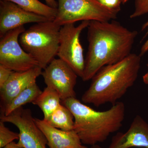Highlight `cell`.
Masks as SVG:
<instances>
[{
    "instance_id": "1",
    "label": "cell",
    "mask_w": 148,
    "mask_h": 148,
    "mask_svg": "<svg viewBox=\"0 0 148 148\" xmlns=\"http://www.w3.org/2000/svg\"><path fill=\"white\" fill-rule=\"evenodd\" d=\"M88 28V50L85 58L84 82L92 79L104 66L121 61L131 54L138 34L119 22L90 21Z\"/></svg>"
},
{
    "instance_id": "2",
    "label": "cell",
    "mask_w": 148,
    "mask_h": 148,
    "mask_svg": "<svg viewBox=\"0 0 148 148\" xmlns=\"http://www.w3.org/2000/svg\"><path fill=\"white\" fill-rule=\"evenodd\" d=\"M141 57L131 53L121 61L101 68L83 94L82 102L99 107L106 103L112 105L118 102L137 79Z\"/></svg>"
},
{
    "instance_id": "3",
    "label": "cell",
    "mask_w": 148,
    "mask_h": 148,
    "mask_svg": "<svg viewBox=\"0 0 148 148\" xmlns=\"http://www.w3.org/2000/svg\"><path fill=\"white\" fill-rule=\"evenodd\" d=\"M61 103L73 115L74 130L84 145L91 146L105 142L110 134L120 129L125 116V105L122 102L118 101L104 111L95 110L76 98Z\"/></svg>"
},
{
    "instance_id": "4",
    "label": "cell",
    "mask_w": 148,
    "mask_h": 148,
    "mask_svg": "<svg viewBox=\"0 0 148 148\" xmlns=\"http://www.w3.org/2000/svg\"><path fill=\"white\" fill-rule=\"evenodd\" d=\"M61 28L53 21L49 20L35 23L19 36L21 46L42 69L57 56Z\"/></svg>"
},
{
    "instance_id": "5",
    "label": "cell",
    "mask_w": 148,
    "mask_h": 148,
    "mask_svg": "<svg viewBox=\"0 0 148 148\" xmlns=\"http://www.w3.org/2000/svg\"><path fill=\"white\" fill-rule=\"evenodd\" d=\"M58 1L57 14L53 21L61 27L79 21H112L119 12L105 7L98 0Z\"/></svg>"
},
{
    "instance_id": "6",
    "label": "cell",
    "mask_w": 148,
    "mask_h": 148,
    "mask_svg": "<svg viewBox=\"0 0 148 148\" xmlns=\"http://www.w3.org/2000/svg\"><path fill=\"white\" fill-rule=\"evenodd\" d=\"M90 21H82L77 26L74 24H65L60 29L57 56L82 78L84 73L85 58L80 36L82 31L88 27Z\"/></svg>"
},
{
    "instance_id": "7",
    "label": "cell",
    "mask_w": 148,
    "mask_h": 148,
    "mask_svg": "<svg viewBox=\"0 0 148 148\" xmlns=\"http://www.w3.org/2000/svg\"><path fill=\"white\" fill-rule=\"evenodd\" d=\"M25 29L21 26L7 32L0 40V65L14 72H23L39 66L38 62L19 43L20 35Z\"/></svg>"
},
{
    "instance_id": "8",
    "label": "cell",
    "mask_w": 148,
    "mask_h": 148,
    "mask_svg": "<svg viewBox=\"0 0 148 148\" xmlns=\"http://www.w3.org/2000/svg\"><path fill=\"white\" fill-rule=\"evenodd\" d=\"M1 121L9 123L19 130L17 143L23 148H47V141L45 135L36 124L32 111L19 108L8 116L1 115Z\"/></svg>"
},
{
    "instance_id": "9",
    "label": "cell",
    "mask_w": 148,
    "mask_h": 148,
    "mask_svg": "<svg viewBox=\"0 0 148 148\" xmlns=\"http://www.w3.org/2000/svg\"><path fill=\"white\" fill-rule=\"evenodd\" d=\"M44 70L42 75L47 86L56 91L61 101L76 98L75 88L78 76L66 62L54 58Z\"/></svg>"
},
{
    "instance_id": "10",
    "label": "cell",
    "mask_w": 148,
    "mask_h": 148,
    "mask_svg": "<svg viewBox=\"0 0 148 148\" xmlns=\"http://www.w3.org/2000/svg\"><path fill=\"white\" fill-rule=\"evenodd\" d=\"M49 20L45 16L24 10L12 2L0 1L1 38L9 31L24 26V24Z\"/></svg>"
},
{
    "instance_id": "11",
    "label": "cell",
    "mask_w": 148,
    "mask_h": 148,
    "mask_svg": "<svg viewBox=\"0 0 148 148\" xmlns=\"http://www.w3.org/2000/svg\"><path fill=\"white\" fill-rule=\"evenodd\" d=\"M148 148V123L136 115L126 132H119L112 138L107 148Z\"/></svg>"
},
{
    "instance_id": "12",
    "label": "cell",
    "mask_w": 148,
    "mask_h": 148,
    "mask_svg": "<svg viewBox=\"0 0 148 148\" xmlns=\"http://www.w3.org/2000/svg\"><path fill=\"white\" fill-rule=\"evenodd\" d=\"M39 66L23 72H14L8 80L0 88L1 110L24 89L36 83L37 78L42 74Z\"/></svg>"
},
{
    "instance_id": "13",
    "label": "cell",
    "mask_w": 148,
    "mask_h": 148,
    "mask_svg": "<svg viewBox=\"0 0 148 148\" xmlns=\"http://www.w3.org/2000/svg\"><path fill=\"white\" fill-rule=\"evenodd\" d=\"M36 124L45 135L49 148H88L74 130L65 131L51 126L43 119L34 118Z\"/></svg>"
},
{
    "instance_id": "14",
    "label": "cell",
    "mask_w": 148,
    "mask_h": 148,
    "mask_svg": "<svg viewBox=\"0 0 148 148\" xmlns=\"http://www.w3.org/2000/svg\"><path fill=\"white\" fill-rule=\"evenodd\" d=\"M61 102V98L57 92L47 86L32 103L41 110L44 115L43 119L45 120L59 107Z\"/></svg>"
},
{
    "instance_id": "15",
    "label": "cell",
    "mask_w": 148,
    "mask_h": 148,
    "mask_svg": "<svg viewBox=\"0 0 148 148\" xmlns=\"http://www.w3.org/2000/svg\"><path fill=\"white\" fill-rule=\"evenodd\" d=\"M42 92L36 83L24 89L13 98L2 110V114L8 116L27 103H33Z\"/></svg>"
},
{
    "instance_id": "16",
    "label": "cell",
    "mask_w": 148,
    "mask_h": 148,
    "mask_svg": "<svg viewBox=\"0 0 148 148\" xmlns=\"http://www.w3.org/2000/svg\"><path fill=\"white\" fill-rule=\"evenodd\" d=\"M45 121L51 126L58 129L65 131L74 130L73 115L67 107L62 104Z\"/></svg>"
},
{
    "instance_id": "17",
    "label": "cell",
    "mask_w": 148,
    "mask_h": 148,
    "mask_svg": "<svg viewBox=\"0 0 148 148\" xmlns=\"http://www.w3.org/2000/svg\"><path fill=\"white\" fill-rule=\"evenodd\" d=\"M16 4L24 10L46 17L53 21L57 14V8L46 5L38 0H3Z\"/></svg>"
},
{
    "instance_id": "18",
    "label": "cell",
    "mask_w": 148,
    "mask_h": 148,
    "mask_svg": "<svg viewBox=\"0 0 148 148\" xmlns=\"http://www.w3.org/2000/svg\"><path fill=\"white\" fill-rule=\"evenodd\" d=\"M19 133L11 131L6 127L3 122L0 121V148L19 139Z\"/></svg>"
},
{
    "instance_id": "19",
    "label": "cell",
    "mask_w": 148,
    "mask_h": 148,
    "mask_svg": "<svg viewBox=\"0 0 148 148\" xmlns=\"http://www.w3.org/2000/svg\"><path fill=\"white\" fill-rule=\"evenodd\" d=\"M148 13V0H135V9L130 18H135Z\"/></svg>"
},
{
    "instance_id": "20",
    "label": "cell",
    "mask_w": 148,
    "mask_h": 148,
    "mask_svg": "<svg viewBox=\"0 0 148 148\" xmlns=\"http://www.w3.org/2000/svg\"><path fill=\"white\" fill-rule=\"evenodd\" d=\"M98 2L105 7L119 12L121 10L120 0H98Z\"/></svg>"
},
{
    "instance_id": "21",
    "label": "cell",
    "mask_w": 148,
    "mask_h": 148,
    "mask_svg": "<svg viewBox=\"0 0 148 148\" xmlns=\"http://www.w3.org/2000/svg\"><path fill=\"white\" fill-rule=\"evenodd\" d=\"M14 72L4 66L0 65V88L2 87L7 82Z\"/></svg>"
},
{
    "instance_id": "22",
    "label": "cell",
    "mask_w": 148,
    "mask_h": 148,
    "mask_svg": "<svg viewBox=\"0 0 148 148\" xmlns=\"http://www.w3.org/2000/svg\"><path fill=\"white\" fill-rule=\"evenodd\" d=\"M147 27H148V21L143 25L142 27V30H144ZM148 34V31L147 32ZM148 51V39L145 42L144 44V45L141 47V50H140V54H139L140 56H143L144 54H145Z\"/></svg>"
},
{
    "instance_id": "23",
    "label": "cell",
    "mask_w": 148,
    "mask_h": 148,
    "mask_svg": "<svg viewBox=\"0 0 148 148\" xmlns=\"http://www.w3.org/2000/svg\"><path fill=\"white\" fill-rule=\"evenodd\" d=\"M47 4L49 6L54 8H58V2L55 0H45Z\"/></svg>"
},
{
    "instance_id": "24",
    "label": "cell",
    "mask_w": 148,
    "mask_h": 148,
    "mask_svg": "<svg viewBox=\"0 0 148 148\" xmlns=\"http://www.w3.org/2000/svg\"><path fill=\"white\" fill-rule=\"evenodd\" d=\"M3 148H23L22 147H20L18 145V143H15V142H13L12 143L7 145L5 147Z\"/></svg>"
},
{
    "instance_id": "25",
    "label": "cell",
    "mask_w": 148,
    "mask_h": 148,
    "mask_svg": "<svg viewBox=\"0 0 148 148\" xmlns=\"http://www.w3.org/2000/svg\"><path fill=\"white\" fill-rule=\"evenodd\" d=\"M148 69V64H147ZM143 82L146 84L148 85V69L147 72L143 76Z\"/></svg>"
},
{
    "instance_id": "26",
    "label": "cell",
    "mask_w": 148,
    "mask_h": 148,
    "mask_svg": "<svg viewBox=\"0 0 148 148\" xmlns=\"http://www.w3.org/2000/svg\"><path fill=\"white\" fill-rule=\"evenodd\" d=\"M90 148H103L100 147V146L98 145H94L91 146V147Z\"/></svg>"
},
{
    "instance_id": "27",
    "label": "cell",
    "mask_w": 148,
    "mask_h": 148,
    "mask_svg": "<svg viewBox=\"0 0 148 148\" xmlns=\"http://www.w3.org/2000/svg\"><path fill=\"white\" fill-rule=\"evenodd\" d=\"M120 1L121 3H122L123 4H124L128 1V0H120Z\"/></svg>"
}]
</instances>
